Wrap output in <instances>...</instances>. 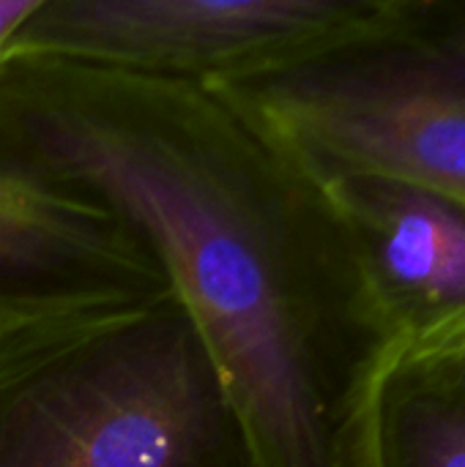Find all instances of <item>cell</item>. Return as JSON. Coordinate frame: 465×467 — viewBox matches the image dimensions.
<instances>
[{
  "label": "cell",
  "instance_id": "cell-8",
  "mask_svg": "<svg viewBox=\"0 0 465 467\" xmlns=\"http://www.w3.org/2000/svg\"><path fill=\"white\" fill-rule=\"evenodd\" d=\"M38 8V0H0V68L8 60L11 41L25 19Z\"/></svg>",
  "mask_w": 465,
  "mask_h": 467
},
{
  "label": "cell",
  "instance_id": "cell-2",
  "mask_svg": "<svg viewBox=\"0 0 465 467\" xmlns=\"http://www.w3.org/2000/svg\"><path fill=\"white\" fill-rule=\"evenodd\" d=\"M0 467H258L175 296L0 328Z\"/></svg>",
  "mask_w": 465,
  "mask_h": 467
},
{
  "label": "cell",
  "instance_id": "cell-4",
  "mask_svg": "<svg viewBox=\"0 0 465 467\" xmlns=\"http://www.w3.org/2000/svg\"><path fill=\"white\" fill-rule=\"evenodd\" d=\"M384 5L386 0H38L16 30L8 60L219 85L323 52L375 22Z\"/></svg>",
  "mask_w": 465,
  "mask_h": 467
},
{
  "label": "cell",
  "instance_id": "cell-5",
  "mask_svg": "<svg viewBox=\"0 0 465 467\" xmlns=\"http://www.w3.org/2000/svg\"><path fill=\"white\" fill-rule=\"evenodd\" d=\"M167 296L159 260L112 208L0 140V328Z\"/></svg>",
  "mask_w": 465,
  "mask_h": 467
},
{
  "label": "cell",
  "instance_id": "cell-6",
  "mask_svg": "<svg viewBox=\"0 0 465 467\" xmlns=\"http://www.w3.org/2000/svg\"><path fill=\"white\" fill-rule=\"evenodd\" d=\"M406 345L465 326V197L386 175L323 183Z\"/></svg>",
  "mask_w": 465,
  "mask_h": 467
},
{
  "label": "cell",
  "instance_id": "cell-3",
  "mask_svg": "<svg viewBox=\"0 0 465 467\" xmlns=\"http://www.w3.org/2000/svg\"><path fill=\"white\" fill-rule=\"evenodd\" d=\"M203 88L321 183L386 175L465 197L463 0H386L323 52Z\"/></svg>",
  "mask_w": 465,
  "mask_h": 467
},
{
  "label": "cell",
  "instance_id": "cell-1",
  "mask_svg": "<svg viewBox=\"0 0 465 467\" xmlns=\"http://www.w3.org/2000/svg\"><path fill=\"white\" fill-rule=\"evenodd\" d=\"M0 140L153 252L258 467H375L406 348L329 189L203 85L58 60L0 68Z\"/></svg>",
  "mask_w": 465,
  "mask_h": 467
},
{
  "label": "cell",
  "instance_id": "cell-7",
  "mask_svg": "<svg viewBox=\"0 0 465 467\" xmlns=\"http://www.w3.org/2000/svg\"><path fill=\"white\" fill-rule=\"evenodd\" d=\"M375 467H465V326L395 358L375 405Z\"/></svg>",
  "mask_w": 465,
  "mask_h": 467
}]
</instances>
